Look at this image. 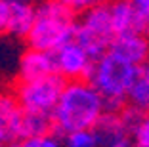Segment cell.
<instances>
[{"label":"cell","mask_w":149,"mask_h":147,"mask_svg":"<svg viewBox=\"0 0 149 147\" xmlns=\"http://www.w3.org/2000/svg\"><path fill=\"white\" fill-rule=\"evenodd\" d=\"M141 75V67L123 59L115 52H105L101 57L94 59V67L90 73V82L97 88L103 98L105 111L118 113L124 107L132 84Z\"/></svg>","instance_id":"2"},{"label":"cell","mask_w":149,"mask_h":147,"mask_svg":"<svg viewBox=\"0 0 149 147\" xmlns=\"http://www.w3.org/2000/svg\"><path fill=\"white\" fill-rule=\"evenodd\" d=\"M103 113H105L103 98L88 78L69 80L52 113L54 132L63 139L69 132L94 128Z\"/></svg>","instance_id":"1"},{"label":"cell","mask_w":149,"mask_h":147,"mask_svg":"<svg viewBox=\"0 0 149 147\" xmlns=\"http://www.w3.org/2000/svg\"><path fill=\"white\" fill-rule=\"evenodd\" d=\"M59 143H63V139L52 132V134H44V136H36V138H29L21 143L25 147H57Z\"/></svg>","instance_id":"17"},{"label":"cell","mask_w":149,"mask_h":147,"mask_svg":"<svg viewBox=\"0 0 149 147\" xmlns=\"http://www.w3.org/2000/svg\"><path fill=\"white\" fill-rule=\"evenodd\" d=\"M74 13H82L90 8H96V6H101V4H107V0H63Z\"/></svg>","instance_id":"20"},{"label":"cell","mask_w":149,"mask_h":147,"mask_svg":"<svg viewBox=\"0 0 149 147\" xmlns=\"http://www.w3.org/2000/svg\"><path fill=\"white\" fill-rule=\"evenodd\" d=\"M4 143H8V138H6V132L0 126V145H4Z\"/></svg>","instance_id":"23"},{"label":"cell","mask_w":149,"mask_h":147,"mask_svg":"<svg viewBox=\"0 0 149 147\" xmlns=\"http://www.w3.org/2000/svg\"><path fill=\"white\" fill-rule=\"evenodd\" d=\"M77 13L63 0H42L36 6V19L27 42L31 48L56 52L77 35Z\"/></svg>","instance_id":"3"},{"label":"cell","mask_w":149,"mask_h":147,"mask_svg":"<svg viewBox=\"0 0 149 147\" xmlns=\"http://www.w3.org/2000/svg\"><path fill=\"white\" fill-rule=\"evenodd\" d=\"M111 10V21L117 35L124 33H141L140 19H138L136 8L130 0H115L109 4Z\"/></svg>","instance_id":"12"},{"label":"cell","mask_w":149,"mask_h":147,"mask_svg":"<svg viewBox=\"0 0 149 147\" xmlns=\"http://www.w3.org/2000/svg\"><path fill=\"white\" fill-rule=\"evenodd\" d=\"M10 8H12V2H8V0H0V36L8 33Z\"/></svg>","instance_id":"21"},{"label":"cell","mask_w":149,"mask_h":147,"mask_svg":"<svg viewBox=\"0 0 149 147\" xmlns=\"http://www.w3.org/2000/svg\"><path fill=\"white\" fill-rule=\"evenodd\" d=\"M65 84V77H61L59 73H52L40 78H33V80H19L13 94L23 111L54 113Z\"/></svg>","instance_id":"5"},{"label":"cell","mask_w":149,"mask_h":147,"mask_svg":"<svg viewBox=\"0 0 149 147\" xmlns=\"http://www.w3.org/2000/svg\"><path fill=\"white\" fill-rule=\"evenodd\" d=\"M115 36L117 33L111 21L109 4H101L86 10L82 12V17L77 21L74 40L90 54L92 59H97L105 52H109Z\"/></svg>","instance_id":"4"},{"label":"cell","mask_w":149,"mask_h":147,"mask_svg":"<svg viewBox=\"0 0 149 147\" xmlns=\"http://www.w3.org/2000/svg\"><path fill=\"white\" fill-rule=\"evenodd\" d=\"M132 139L138 147H149V115H145L143 121L138 124V128L132 134Z\"/></svg>","instance_id":"19"},{"label":"cell","mask_w":149,"mask_h":147,"mask_svg":"<svg viewBox=\"0 0 149 147\" xmlns=\"http://www.w3.org/2000/svg\"><path fill=\"white\" fill-rule=\"evenodd\" d=\"M97 145L101 147H128L134 143L132 132L120 118V113L105 111L94 126Z\"/></svg>","instance_id":"7"},{"label":"cell","mask_w":149,"mask_h":147,"mask_svg":"<svg viewBox=\"0 0 149 147\" xmlns=\"http://www.w3.org/2000/svg\"><path fill=\"white\" fill-rule=\"evenodd\" d=\"M52 73H57L54 52L29 46V50L19 59V80H33Z\"/></svg>","instance_id":"9"},{"label":"cell","mask_w":149,"mask_h":147,"mask_svg":"<svg viewBox=\"0 0 149 147\" xmlns=\"http://www.w3.org/2000/svg\"><path fill=\"white\" fill-rule=\"evenodd\" d=\"M54 132V117L52 113H40V111H23L21 128H19V143L25 139L36 138V136L52 134Z\"/></svg>","instance_id":"13"},{"label":"cell","mask_w":149,"mask_h":147,"mask_svg":"<svg viewBox=\"0 0 149 147\" xmlns=\"http://www.w3.org/2000/svg\"><path fill=\"white\" fill-rule=\"evenodd\" d=\"M54 57H56L57 73L61 75V77H65L67 80L90 78L94 59L74 38L57 48L56 52H54Z\"/></svg>","instance_id":"6"},{"label":"cell","mask_w":149,"mask_h":147,"mask_svg":"<svg viewBox=\"0 0 149 147\" xmlns=\"http://www.w3.org/2000/svg\"><path fill=\"white\" fill-rule=\"evenodd\" d=\"M8 2H27V4H35L36 0H8Z\"/></svg>","instance_id":"24"},{"label":"cell","mask_w":149,"mask_h":147,"mask_svg":"<svg viewBox=\"0 0 149 147\" xmlns=\"http://www.w3.org/2000/svg\"><path fill=\"white\" fill-rule=\"evenodd\" d=\"M126 101L130 105H134L136 109H140L141 113L149 115V78L140 75L136 78V82L132 84L130 92H128Z\"/></svg>","instance_id":"14"},{"label":"cell","mask_w":149,"mask_h":147,"mask_svg":"<svg viewBox=\"0 0 149 147\" xmlns=\"http://www.w3.org/2000/svg\"><path fill=\"white\" fill-rule=\"evenodd\" d=\"M134 8H136L138 19H140V27L141 33L149 36V0H130Z\"/></svg>","instance_id":"18"},{"label":"cell","mask_w":149,"mask_h":147,"mask_svg":"<svg viewBox=\"0 0 149 147\" xmlns=\"http://www.w3.org/2000/svg\"><path fill=\"white\" fill-rule=\"evenodd\" d=\"M36 19V6L27 2H12L8 21V35L15 38H27Z\"/></svg>","instance_id":"11"},{"label":"cell","mask_w":149,"mask_h":147,"mask_svg":"<svg viewBox=\"0 0 149 147\" xmlns=\"http://www.w3.org/2000/svg\"><path fill=\"white\" fill-rule=\"evenodd\" d=\"M141 75L149 78V57H147V61H145V63L141 65Z\"/></svg>","instance_id":"22"},{"label":"cell","mask_w":149,"mask_h":147,"mask_svg":"<svg viewBox=\"0 0 149 147\" xmlns=\"http://www.w3.org/2000/svg\"><path fill=\"white\" fill-rule=\"evenodd\" d=\"M23 118V107L19 105L15 94L0 92V126L6 132L8 143H19V128Z\"/></svg>","instance_id":"10"},{"label":"cell","mask_w":149,"mask_h":147,"mask_svg":"<svg viewBox=\"0 0 149 147\" xmlns=\"http://www.w3.org/2000/svg\"><path fill=\"white\" fill-rule=\"evenodd\" d=\"M111 52L134 65H143L149 57V36L145 33H124L117 35L111 44Z\"/></svg>","instance_id":"8"},{"label":"cell","mask_w":149,"mask_h":147,"mask_svg":"<svg viewBox=\"0 0 149 147\" xmlns=\"http://www.w3.org/2000/svg\"><path fill=\"white\" fill-rule=\"evenodd\" d=\"M118 113H120V118H123V122L126 124V128L130 130L132 134H134V130L138 128V124H140V122L143 121V117H145V113H141L140 109H136L130 103H128L126 107H123Z\"/></svg>","instance_id":"16"},{"label":"cell","mask_w":149,"mask_h":147,"mask_svg":"<svg viewBox=\"0 0 149 147\" xmlns=\"http://www.w3.org/2000/svg\"><path fill=\"white\" fill-rule=\"evenodd\" d=\"M63 143L69 147H96L97 139L94 134V128H82V130H74L63 138Z\"/></svg>","instance_id":"15"}]
</instances>
